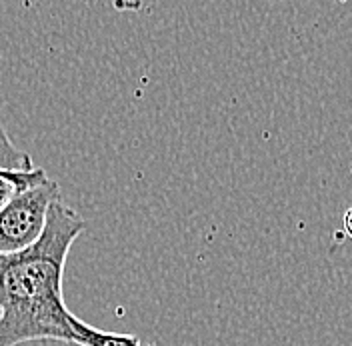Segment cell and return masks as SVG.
Instances as JSON below:
<instances>
[{"mask_svg": "<svg viewBox=\"0 0 352 346\" xmlns=\"http://www.w3.org/2000/svg\"><path fill=\"white\" fill-rule=\"evenodd\" d=\"M88 2H96V0H88ZM110 2H112V6H114L116 10H120V12H124V10L136 12V10L142 8V0H110Z\"/></svg>", "mask_w": 352, "mask_h": 346, "instance_id": "obj_6", "label": "cell"}, {"mask_svg": "<svg viewBox=\"0 0 352 346\" xmlns=\"http://www.w3.org/2000/svg\"><path fill=\"white\" fill-rule=\"evenodd\" d=\"M70 326L74 332V343L78 346H140V338L134 334H116L109 330H98L82 323L74 314H70Z\"/></svg>", "mask_w": 352, "mask_h": 346, "instance_id": "obj_3", "label": "cell"}, {"mask_svg": "<svg viewBox=\"0 0 352 346\" xmlns=\"http://www.w3.org/2000/svg\"><path fill=\"white\" fill-rule=\"evenodd\" d=\"M48 176L41 169H32V171H24V173H14V171H2L0 169V208L24 188L36 186Z\"/></svg>", "mask_w": 352, "mask_h": 346, "instance_id": "obj_4", "label": "cell"}, {"mask_svg": "<svg viewBox=\"0 0 352 346\" xmlns=\"http://www.w3.org/2000/svg\"><path fill=\"white\" fill-rule=\"evenodd\" d=\"M0 169L2 171H14V173H24V171L34 169L30 154L19 149L10 140V134L6 132L2 120H0Z\"/></svg>", "mask_w": 352, "mask_h": 346, "instance_id": "obj_5", "label": "cell"}, {"mask_svg": "<svg viewBox=\"0 0 352 346\" xmlns=\"http://www.w3.org/2000/svg\"><path fill=\"white\" fill-rule=\"evenodd\" d=\"M342 224H344V233H346V237L352 240V206L344 213V217H342Z\"/></svg>", "mask_w": 352, "mask_h": 346, "instance_id": "obj_7", "label": "cell"}, {"mask_svg": "<svg viewBox=\"0 0 352 346\" xmlns=\"http://www.w3.org/2000/svg\"><path fill=\"white\" fill-rule=\"evenodd\" d=\"M56 200H60V186L50 178L12 196L0 208V255L19 252L34 244Z\"/></svg>", "mask_w": 352, "mask_h": 346, "instance_id": "obj_2", "label": "cell"}, {"mask_svg": "<svg viewBox=\"0 0 352 346\" xmlns=\"http://www.w3.org/2000/svg\"><path fill=\"white\" fill-rule=\"evenodd\" d=\"M87 220L63 200L52 202L41 238L19 252L0 255V346L34 340L74 343L63 296L68 252Z\"/></svg>", "mask_w": 352, "mask_h": 346, "instance_id": "obj_1", "label": "cell"}]
</instances>
